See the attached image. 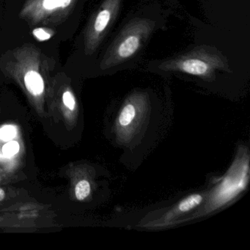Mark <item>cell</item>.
I'll return each instance as SVG.
<instances>
[{
    "mask_svg": "<svg viewBox=\"0 0 250 250\" xmlns=\"http://www.w3.org/2000/svg\"><path fill=\"white\" fill-rule=\"evenodd\" d=\"M20 150V146L17 142H10L7 143L3 147V153L7 156H11L15 155Z\"/></svg>",
    "mask_w": 250,
    "mask_h": 250,
    "instance_id": "obj_9",
    "label": "cell"
},
{
    "mask_svg": "<svg viewBox=\"0 0 250 250\" xmlns=\"http://www.w3.org/2000/svg\"><path fill=\"white\" fill-rule=\"evenodd\" d=\"M90 184L86 180H82L77 183L75 187V195L80 201L85 200L90 194Z\"/></svg>",
    "mask_w": 250,
    "mask_h": 250,
    "instance_id": "obj_6",
    "label": "cell"
},
{
    "mask_svg": "<svg viewBox=\"0 0 250 250\" xmlns=\"http://www.w3.org/2000/svg\"><path fill=\"white\" fill-rule=\"evenodd\" d=\"M111 12L109 10L105 9L101 11L96 18V22H95V30L96 31L100 32L104 30L110 20Z\"/></svg>",
    "mask_w": 250,
    "mask_h": 250,
    "instance_id": "obj_7",
    "label": "cell"
},
{
    "mask_svg": "<svg viewBox=\"0 0 250 250\" xmlns=\"http://www.w3.org/2000/svg\"><path fill=\"white\" fill-rule=\"evenodd\" d=\"M62 101L64 104L70 110H74L76 107V101L74 95L69 91H66L64 93L62 96Z\"/></svg>",
    "mask_w": 250,
    "mask_h": 250,
    "instance_id": "obj_10",
    "label": "cell"
},
{
    "mask_svg": "<svg viewBox=\"0 0 250 250\" xmlns=\"http://www.w3.org/2000/svg\"><path fill=\"white\" fill-rule=\"evenodd\" d=\"M203 200V197L200 194H192L187 198L184 199L180 203L178 208L181 211L187 212L198 206Z\"/></svg>",
    "mask_w": 250,
    "mask_h": 250,
    "instance_id": "obj_4",
    "label": "cell"
},
{
    "mask_svg": "<svg viewBox=\"0 0 250 250\" xmlns=\"http://www.w3.org/2000/svg\"><path fill=\"white\" fill-rule=\"evenodd\" d=\"M180 68L187 74L202 76L207 74L208 65L204 61L198 59H189L183 61Z\"/></svg>",
    "mask_w": 250,
    "mask_h": 250,
    "instance_id": "obj_1",
    "label": "cell"
},
{
    "mask_svg": "<svg viewBox=\"0 0 250 250\" xmlns=\"http://www.w3.org/2000/svg\"><path fill=\"white\" fill-rule=\"evenodd\" d=\"M24 83L29 92L35 96L43 93L44 83L42 76L36 71H29L24 77Z\"/></svg>",
    "mask_w": 250,
    "mask_h": 250,
    "instance_id": "obj_2",
    "label": "cell"
},
{
    "mask_svg": "<svg viewBox=\"0 0 250 250\" xmlns=\"http://www.w3.org/2000/svg\"><path fill=\"white\" fill-rule=\"evenodd\" d=\"M140 46V40L136 36H131L127 38L118 49V55L121 58H127L134 55Z\"/></svg>",
    "mask_w": 250,
    "mask_h": 250,
    "instance_id": "obj_3",
    "label": "cell"
},
{
    "mask_svg": "<svg viewBox=\"0 0 250 250\" xmlns=\"http://www.w3.org/2000/svg\"><path fill=\"white\" fill-rule=\"evenodd\" d=\"M135 108L132 104H127L124 106L119 117V123L123 126H126L132 122L135 117Z\"/></svg>",
    "mask_w": 250,
    "mask_h": 250,
    "instance_id": "obj_5",
    "label": "cell"
},
{
    "mask_svg": "<svg viewBox=\"0 0 250 250\" xmlns=\"http://www.w3.org/2000/svg\"><path fill=\"white\" fill-rule=\"evenodd\" d=\"M71 0H44L43 2V6L46 9L52 10L54 8L61 7V8H65L69 5Z\"/></svg>",
    "mask_w": 250,
    "mask_h": 250,
    "instance_id": "obj_8",
    "label": "cell"
},
{
    "mask_svg": "<svg viewBox=\"0 0 250 250\" xmlns=\"http://www.w3.org/2000/svg\"><path fill=\"white\" fill-rule=\"evenodd\" d=\"M33 34L40 41L48 40V39H50L51 37L50 35L46 33L43 29H36V30L33 31Z\"/></svg>",
    "mask_w": 250,
    "mask_h": 250,
    "instance_id": "obj_12",
    "label": "cell"
},
{
    "mask_svg": "<svg viewBox=\"0 0 250 250\" xmlns=\"http://www.w3.org/2000/svg\"><path fill=\"white\" fill-rule=\"evenodd\" d=\"M5 192L4 191L3 188H0V202L2 201V200L5 199Z\"/></svg>",
    "mask_w": 250,
    "mask_h": 250,
    "instance_id": "obj_13",
    "label": "cell"
},
{
    "mask_svg": "<svg viewBox=\"0 0 250 250\" xmlns=\"http://www.w3.org/2000/svg\"><path fill=\"white\" fill-rule=\"evenodd\" d=\"M15 128L12 126H7L0 131V138L2 140H11L15 136Z\"/></svg>",
    "mask_w": 250,
    "mask_h": 250,
    "instance_id": "obj_11",
    "label": "cell"
}]
</instances>
